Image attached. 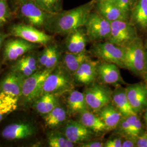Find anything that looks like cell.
<instances>
[{
    "label": "cell",
    "mask_w": 147,
    "mask_h": 147,
    "mask_svg": "<svg viewBox=\"0 0 147 147\" xmlns=\"http://www.w3.org/2000/svg\"><path fill=\"white\" fill-rule=\"evenodd\" d=\"M95 1L92 0L82 5L68 11L50 14L44 27L53 34L64 35L84 27L89 16L94 8Z\"/></svg>",
    "instance_id": "cell-1"
},
{
    "label": "cell",
    "mask_w": 147,
    "mask_h": 147,
    "mask_svg": "<svg viewBox=\"0 0 147 147\" xmlns=\"http://www.w3.org/2000/svg\"><path fill=\"white\" fill-rule=\"evenodd\" d=\"M124 63L126 69L137 76H143L147 71L146 49L142 40L137 37L124 47Z\"/></svg>",
    "instance_id": "cell-2"
},
{
    "label": "cell",
    "mask_w": 147,
    "mask_h": 147,
    "mask_svg": "<svg viewBox=\"0 0 147 147\" xmlns=\"http://www.w3.org/2000/svg\"><path fill=\"white\" fill-rule=\"evenodd\" d=\"M75 85L73 76L62 65H57L45 79L42 94L53 93L61 95L74 89Z\"/></svg>",
    "instance_id": "cell-3"
},
{
    "label": "cell",
    "mask_w": 147,
    "mask_h": 147,
    "mask_svg": "<svg viewBox=\"0 0 147 147\" xmlns=\"http://www.w3.org/2000/svg\"><path fill=\"white\" fill-rule=\"evenodd\" d=\"M89 54L102 62L113 63L119 68L125 69L124 47L106 40L98 42L90 49Z\"/></svg>",
    "instance_id": "cell-4"
},
{
    "label": "cell",
    "mask_w": 147,
    "mask_h": 147,
    "mask_svg": "<svg viewBox=\"0 0 147 147\" xmlns=\"http://www.w3.org/2000/svg\"><path fill=\"white\" fill-rule=\"evenodd\" d=\"M83 93L88 110L94 113L111 102L112 90L108 85L93 82L87 86Z\"/></svg>",
    "instance_id": "cell-5"
},
{
    "label": "cell",
    "mask_w": 147,
    "mask_h": 147,
    "mask_svg": "<svg viewBox=\"0 0 147 147\" xmlns=\"http://www.w3.org/2000/svg\"><path fill=\"white\" fill-rule=\"evenodd\" d=\"M52 71L53 70L43 69L25 78L21 96L25 102H34L42 95L44 81Z\"/></svg>",
    "instance_id": "cell-6"
},
{
    "label": "cell",
    "mask_w": 147,
    "mask_h": 147,
    "mask_svg": "<svg viewBox=\"0 0 147 147\" xmlns=\"http://www.w3.org/2000/svg\"><path fill=\"white\" fill-rule=\"evenodd\" d=\"M84 27L89 40L91 42L107 40L110 36L111 22L96 11L90 13Z\"/></svg>",
    "instance_id": "cell-7"
},
{
    "label": "cell",
    "mask_w": 147,
    "mask_h": 147,
    "mask_svg": "<svg viewBox=\"0 0 147 147\" xmlns=\"http://www.w3.org/2000/svg\"><path fill=\"white\" fill-rule=\"evenodd\" d=\"M137 37L136 27L129 21L117 20L111 22L110 36L107 40L124 47Z\"/></svg>",
    "instance_id": "cell-8"
},
{
    "label": "cell",
    "mask_w": 147,
    "mask_h": 147,
    "mask_svg": "<svg viewBox=\"0 0 147 147\" xmlns=\"http://www.w3.org/2000/svg\"><path fill=\"white\" fill-rule=\"evenodd\" d=\"M19 3L18 13L22 18L36 27L44 26L49 13L42 10L33 0Z\"/></svg>",
    "instance_id": "cell-9"
},
{
    "label": "cell",
    "mask_w": 147,
    "mask_h": 147,
    "mask_svg": "<svg viewBox=\"0 0 147 147\" xmlns=\"http://www.w3.org/2000/svg\"><path fill=\"white\" fill-rule=\"evenodd\" d=\"M11 34L28 42L36 44L45 45L51 42L53 37L40 31L37 27L30 24H18L11 28Z\"/></svg>",
    "instance_id": "cell-10"
},
{
    "label": "cell",
    "mask_w": 147,
    "mask_h": 147,
    "mask_svg": "<svg viewBox=\"0 0 147 147\" xmlns=\"http://www.w3.org/2000/svg\"><path fill=\"white\" fill-rule=\"evenodd\" d=\"M62 132L70 141L76 144L87 142L96 135L78 121L69 120L63 126Z\"/></svg>",
    "instance_id": "cell-11"
},
{
    "label": "cell",
    "mask_w": 147,
    "mask_h": 147,
    "mask_svg": "<svg viewBox=\"0 0 147 147\" xmlns=\"http://www.w3.org/2000/svg\"><path fill=\"white\" fill-rule=\"evenodd\" d=\"M125 90L129 101L137 114L147 110V90L144 83L129 85Z\"/></svg>",
    "instance_id": "cell-12"
},
{
    "label": "cell",
    "mask_w": 147,
    "mask_h": 147,
    "mask_svg": "<svg viewBox=\"0 0 147 147\" xmlns=\"http://www.w3.org/2000/svg\"><path fill=\"white\" fill-rule=\"evenodd\" d=\"M100 62L99 59L92 60L90 58L82 63L73 75L75 84L87 86L94 82Z\"/></svg>",
    "instance_id": "cell-13"
},
{
    "label": "cell",
    "mask_w": 147,
    "mask_h": 147,
    "mask_svg": "<svg viewBox=\"0 0 147 147\" xmlns=\"http://www.w3.org/2000/svg\"><path fill=\"white\" fill-rule=\"evenodd\" d=\"M96 79L100 84L116 87L124 83L118 65L113 63L101 62V61L98 66Z\"/></svg>",
    "instance_id": "cell-14"
},
{
    "label": "cell",
    "mask_w": 147,
    "mask_h": 147,
    "mask_svg": "<svg viewBox=\"0 0 147 147\" xmlns=\"http://www.w3.org/2000/svg\"><path fill=\"white\" fill-rule=\"evenodd\" d=\"M94 8L96 12L111 22L117 20L129 21L130 14L110 0L95 2Z\"/></svg>",
    "instance_id": "cell-15"
},
{
    "label": "cell",
    "mask_w": 147,
    "mask_h": 147,
    "mask_svg": "<svg viewBox=\"0 0 147 147\" xmlns=\"http://www.w3.org/2000/svg\"><path fill=\"white\" fill-rule=\"evenodd\" d=\"M36 47V44L28 42L20 38L11 39L5 43L4 57L7 61H15Z\"/></svg>",
    "instance_id": "cell-16"
},
{
    "label": "cell",
    "mask_w": 147,
    "mask_h": 147,
    "mask_svg": "<svg viewBox=\"0 0 147 147\" xmlns=\"http://www.w3.org/2000/svg\"><path fill=\"white\" fill-rule=\"evenodd\" d=\"M80 27L67 34L65 40L67 52L70 53H82L86 51V48L89 39L86 29Z\"/></svg>",
    "instance_id": "cell-17"
},
{
    "label": "cell",
    "mask_w": 147,
    "mask_h": 147,
    "mask_svg": "<svg viewBox=\"0 0 147 147\" xmlns=\"http://www.w3.org/2000/svg\"><path fill=\"white\" fill-rule=\"evenodd\" d=\"M34 129L31 124L26 123H13L6 126L2 132V136L7 140L14 141L32 136Z\"/></svg>",
    "instance_id": "cell-18"
},
{
    "label": "cell",
    "mask_w": 147,
    "mask_h": 147,
    "mask_svg": "<svg viewBox=\"0 0 147 147\" xmlns=\"http://www.w3.org/2000/svg\"><path fill=\"white\" fill-rule=\"evenodd\" d=\"M25 77L16 71L8 74L1 84V92L18 98L21 95Z\"/></svg>",
    "instance_id": "cell-19"
},
{
    "label": "cell",
    "mask_w": 147,
    "mask_h": 147,
    "mask_svg": "<svg viewBox=\"0 0 147 147\" xmlns=\"http://www.w3.org/2000/svg\"><path fill=\"white\" fill-rule=\"evenodd\" d=\"M111 103L118 111L123 117L131 115H137L133 110L127 97L125 88L121 86L116 87L112 91Z\"/></svg>",
    "instance_id": "cell-20"
},
{
    "label": "cell",
    "mask_w": 147,
    "mask_h": 147,
    "mask_svg": "<svg viewBox=\"0 0 147 147\" xmlns=\"http://www.w3.org/2000/svg\"><path fill=\"white\" fill-rule=\"evenodd\" d=\"M78 116L77 121L93 132L96 135L108 131L104 123L96 113L88 110L81 112Z\"/></svg>",
    "instance_id": "cell-21"
},
{
    "label": "cell",
    "mask_w": 147,
    "mask_h": 147,
    "mask_svg": "<svg viewBox=\"0 0 147 147\" xmlns=\"http://www.w3.org/2000/svg\"><path fill=\"white\" fill-rule=\"evenodd\" d=\"M88 110L84 93L75 89L70 91L67 99V111L68 116L78 115Z\"/></svg>",
    "instance_id": "cell-22"
},
{
    "label": "cell",
    "mask_w": 147,
    "mask_h": 147,
    "mask_svg": "<svg viewBox=\"0 0 147 147\" xmlns=\"http://www.w3.org/2000/svg\"><path fill=\"white\" fill-rule=\"evenodd\" d=\"M96 113L103 121L108 131L115 130L123 118L121 113L111 102L103 107Z\"/></svg>",
    "instance_id": "cell-23"
},
{
    "label": "cell",
    "mask_w": 147,
    "mask_h": 147,
    "mask_svg": "<svg viewBox=\"0 0 147 147\" xmlns=\"http://www.w3.org/2000/svg\"><path fill=\"white\" fill-rule=\"evenodd\" d=\"M129 22L142 30L147 29V0H137L132 7Z\"/></svg>",
    "instance_id": "cell-24"
},
{
    "label": "cell",
    "mask_w": 147,
    "mask_h": 147,
    "mask_svg": "<svg viewBox=\"0 0 147 147\" xmlns=\"http://www.w3.org/2000/svg\"><path fill=\"white\" fill-rule=\"evenodd\" d=\"M60 53L56 44H50L45 47L38 58V62L44 69L53 70L58 65Z\"/></svg>",
    "instance_id": "cell-25"
},
{
    "label": "cell",
    "mask_w": 147,
    "mask_h": 147,
    "mask_svg": "<svg viewBox=\"0 0 147 147\" xmlns=\"http://www.w3.org/2000/svg\"><path fill=\"white\" fill-rule=\"evenodd\" d=\"M91 55L86 51L74 53L66 52L62 57V66L72 76L80 65L90 59Z\"/></svg>",
    "instance_id": "cell-26"
},
{
    "label": "cell",
    "mask_w": 147,
    "mask_h": 147,
    "mask_svg": "<svg viewBox=\"0 0 147 147\" xmlns=\"http://www.w3.org/2000/svg\"><path fill=\"white\" fill-rule=\"evenodd\" d=\"M59 96L53 93L43 94L34 101L36 110L41 115H47L59 105Z\"/></svg>",
    "instance_id": "cell-27"
},
{
    "label": "cell",
    "mask_w": 147,
    "mask_h": 147,
    "mask_svg": "<svg viewBox=\"0 0 147 147\" xmlns=\"http://www.w3.org/2000/svg\"><path fill=\"white\" fill-rule=\"evenodd\" d=\"M14 68L25 78L28 77L37 71V59L33 55L25 56L18 61Z\"/></svg>",
    "instance_id": "cell-28"
},
{
    "label": "cell",
    "mask_w": 147,
    "mask_h": 147,
    "mask_svg": "<svg viewBox=\"0 0 147 147\" xmlns=\"http://www.w3.org/2000/svg\"><path fill=\"white\" fill-rule=\"evenodd\" d=\"M68 116L67 110L58 105L53 110L44 115V121L47 126L54 129L64 123Z\"/></svg>",
    "instance_id": "cell-29"
},
{
    "label": "cell",
    "mask_w": 147,
    "mask_h": 147,
    "mask_svg": "<svg viewBox=\"0 0 147 147\" xmlns=\"http://www.w3.org/2000/svg\"><path fill=\"white\" fill-rule=\"evenodd\" d=\"M18 98L0 93V122L4 117L16 110L18 106Z\"/></svg>",
    "instance_id": "cell-30"
},
{
    "label": "cell",
    "mask_w": 147,
    "mask_h": 147,
    "mask_svg": "<svg viewBox=\"0 0 147 147\" xmlns=\"http://www.w3.org/2000/svg\"><path fill=\"white\" fill-rule=\"evenodd\" d=\"M49 146L50 147H73L76 144L70 141L62 132H51L47 136Z\"/></svg>",
    "instance_id": "cell-31"
},
{
    "label": "cell",
    "mask_w": 147,
    "mask_h": 147,
    "mask_svg": "<svg viewBox=\"0 0 147 147\" xmlns=\"http://www.w3.org/2000/svg\"><path fill=\"white\" fill-rule=\"evenodd\" d=\"M42 10L49 14L62 11L63 0H33Z\"/></svg>",
    "instance_id": "cell-32"
},
{
    "label": "cell",
    "mask_w": 147,
    "mask_h": 147,
    "mask_svg": "<svg viewBox=\"0 0 147 147\" xmlns=\"http://www.w3.org/2000/svg\"><path fill=\"white\" fill-rule=\"evenodd\" d=\"M131 127L136 138L141 135L143 130L141 121L137 115H131L124 117Z\"/></svg>",
    "instance_id": "cell-33"
},
{
    "label": "cell",
    "mask_w": 147,
    "mask_h": 147,
    "mask_svg": "<svg viewBox=\"0 0 147 147\" xmlns=\"http://www.w3.org/2000/svg\"><path fill=\"white\" fill-rule=\"evenodd\" d=\"M115 130H117L118 135L122 137H132L136 138L131 127L124 117L119 122Z\"/></svg>",
    "instance_id": "cell-34"
},
{
    "label": "cell",
    "mask_w": 147,
    "mask_h": 147,
    "mask_svg": "<svg viewBox=\"0 0 147 147\" xmlns=\"http://www.w3.org/2000/svg\"><path fill=\"white\" fill-rule=\"evenodd\" d=\"M11 15L8 0H0V27L7 22L11 18Z\"/></svg>",
    "instance_id": "cell-35"
},
{
    "label": "cell",
    "mask_w": 147,
    "mask_h": 147,
    "mask_svg": "<svg viewBox=\"0 0 147 147\" xmlns=\"http://www.w3.org/2000/svg\"><path fill=\"white\" fill-rule=\"evenodd\" d=\"M115 5L118 6L124 11L130 14L131 10V0H110Z\"/></svg>",
    "instance_id": "cell-36"
},
{
    "label": "cell",
    "mask_w": 147,
    "mask_h": 147,
    "mask_svg": "<svg viewBox=\"0 0 147 147\" xmlns=\"http://www.w3.org/2000/svg\"><path fill=\"white\" fill-rule=\"evenodd\" d=\"M104 143L100 138H92L87 142L79 144L80 147H104Z\"/></svg>",
    "instance_id": "cell-37"
},
{
    "label": "cell",
    "mask_w": 147,
    "mask_h": 147,
    "mask_svg": "<svg viewBox=\"0 0 147 147\" xmlns=\"http://www.w3.org/2000/svg\"><path fill=\"white\" fill-rule=\"evenodd\" d=\"M122 137H115L108 139L104 143V147H121Z\"/></svg>",
    "instance_id": "cell-38"
},
{
    "label": "cell",
    "mask_w": 147,
    "mask_h": 147,
    "mask_svg": "<svg viewBox=\"0 0 147 147\" xmlns=\"http://www.w3.org/2000/svg\"><path fill=\"white\" fill-rule=\"evenodd\" d=\"M136 138L132 137H122L121 147H136Z\"/></svg>",
    "instance_id": "cell-39"
},
{
    "label": "cell",
    "mask_w": 147,
    "mask_h": 147,
    "mask_svg": "<svg viewBox=\"0 0 147 147\" xmlns=\"http://www.w3.org/2000/svg\"><path fill=\"white\" fill-rule=\"evenodd\" d=\"M136 143L137 147H147V134L136 137Z\"/></svg>",
    "instance_id": "cell-40"
},
{
    "label": "cell",
    "mask_w": 147,
    "mask_h": 147,
    "mask_svg": "<svg viewBox=\"0 0 147 147\" xmlns=\"http://www.w3.org/2000/svg\"><path fill=\"white\" fill-rule=\"evenodd\" d=\"M6 37H7L6 34H2V33H0V50H1V47H2L3 42L4 39H5Z\"/></svg>",
    "instance_id": "cell-41"
},
{
    "label": "cell",
    "mask_w": 147,
    "mask_h": 147,
    "mask_svg": "<svg viewBox=\"0 0 147 147\" xmlns=\"http://www.w3.org/2000/svg\"><path fill=\"white\" fill-rule=\"evenodd\" d=\"M143 77L144 78V79L145 80L144 84H145V85H146V88H147V71L144 73V75L143 76Z\"/></svg>",
    "instance_id": "cell-42"
},
{
    "label": "cell",
    "mask_w": 147,
    "mask_h": 147,
    "mask_svg": "<svg viewBox=\"0 0 147 147\" xmlns=\"http://www.w3.org/2000/svg\"><path fill=\"white\" fill-rule=\"evenodd\" d=\"M144 119L146 121V122L147 124V109L146 110V112H145V115H144Z\"/></svg>",
    "instance_id": "cell-43"
},
{
    "label": "cell",
    "mask_w": 147,
    "mask_h": 147,
    "mask_svg": "<svg viewBox=\"0 0 147 147\" xmlns=\"http://www.w3.org/2000/svg\"><path fill=\"white\" fill-rule=\"evenodd\" d=\"M137 1V0H131L132 7L135 4V3Z\"/></svg>",
    "instance_id": "cell-44"
},
{
    "label": "cell",
    "mask_w": 147,
    "mask_h": 147,
    "mask_svg": "<svg viewBox=\"0 0 147 147\" xmlns=\"http://www.w3.org/2000/svg\"><path fill=\"white\" fill-rule=\"evenodd\" d=\"M144 47L146 48V49L147 50V40H146V43H145V45H144Z\"/></svg>",
    "instance_id": "cell-45"
},
{
    "label": "cell",
    "mask_w": 147,
    "mask_h": 147,
    "mask_svg": "<svg viewBox=\"0 0 147 147\" xmlns=\"http://www.w3.org/2000/svg\"><path fill=\"white\" fill-rule=\"evenodd\" d=\"M146 64H147V50H146Z\"/></svg>",
    "instance_id": "cell-46"
},
{
    "label": "cell",
    "mask_w": 147,
    "mask_h": 147,
    "mask_svg": "<svg viewBox=\"0 0 147 147\" xmlns=\"http://www.w3.org/2000/svg\"><path fill=\"white\" fill-rule=\"evenodd\" d=\"M29 1V0H18L19 2H24V1Z\"/></svg>",
    "instance_id": "cell-47"
},
{
    "label": "cell",
    "mask_w": 147,
    "mask_h": 147,
    "mask_svg": "<svg viewBox=\"0 0 147 147\" xmlns=\"http://www.w3.org/2000/svg\"><path fill=\"white\" fill-rule=\"evenodd\" d=\"M95 2H96V1H101V0H94Z\"/></svg>",
    "instance_id": "cell-48"
},
{
    "label": "cell",
    "mask_w": 147,
    "mask_h": 147,
    "mask_svg": "<svg viewBox=\"0 0 147 147\" xmlns=\"http://www.w3.org/2000/svg\"></svg>",
    "instance_id": "cell-49"
}]
</instances>
